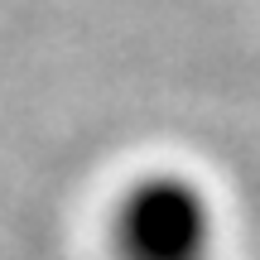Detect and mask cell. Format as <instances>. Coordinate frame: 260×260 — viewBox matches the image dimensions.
Masks as SVG:
<instances>
[{
    "label": "cell",
    "mask_w": 260,
    "mask_h": 260,
    "mask_svg": "<svg viewBox=\"0 0 260 260\" xmlns=\"http://www.w3.org/2000/svg\"><path fill=\"white\" fill-rule=\"evenodd\" d=\"M106 260H212L217 207L183 169H140L106 203Z\"/></svg>",
    "instance_id": "obj_1"
}]
</instances>
